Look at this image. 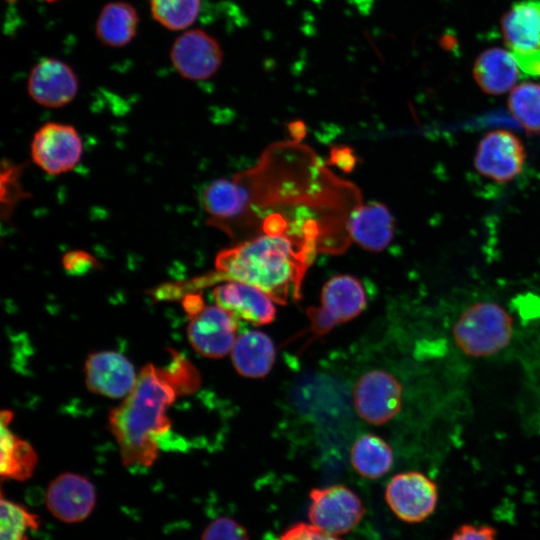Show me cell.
I'll return each mask as SVG.
<instances>
[{
	"mask_svg": "<svg viewBox=\"0 0 540 540\" xmlns=\"http://www.w3.org/2000/svg\"><path fill=\"white\" fill-rule=\"evenodd\" d=\"M358 190L338 179L298 142L270 146L258 163L232 179L219 178L202 193L207 224L238 242L259 232L281 210V217L303 210L349 216L359 205Z\"/></svg>",
	"mask_w": 540,
	"mask_h": 540,
	"instance_id": "6da1fadb",
	"label": "cell"
},
{
	"mask_svg": "<svg viewBox=\"0 0 540 540\" xmlns=\"http://www.w3.org/2000/svg\"><path fill=\"white\" fill-rule=\"evenodd\" d=\"M319 246L287 233H260L220 251L215 268L221 279L263 290L277 304L301 297L305 273Z\"/></svg>",
	"mask_w": 540,
	"mask_h": 540,
	"instance_id": "7a4b0ae2",
	"label": "cell"
},
{
	"mask_svg": "<svg viewBox=\"0 0 540 540\" xmlns=\"http://www.w3.org/2000/svg\"><path fill=\"white\" fill-rule=\"evenodd\" d=\"M350 460L354 470L360 475L376 479L386 474L393 464V452L381 437L365 434L353 444Z\"/></svg>",
	"mask_w": 540,
	"mask_h": 540,
	"instance_id": "603a6c76",
	"label": "cell"
},
{
	"mask_svg": "<svg viewBox=\"0 0 540 540\" xmlns=\"http://www.w3.org/2000/svg\"><path fill=\"white\" fill-rule=\"evenodd\" d=\"M502 32L520 69L540 76V0L515 3L502 20Z\"/></svg>",
	"mask_w": 540,
	"mask_h": 540,
	"instance_id": "8992f818",
	"label": "cell"
},
{
	"mask_svg": "<svg viewBox=\"0 0 540 540\" xmlns=\"http://www.w3.org/2000/svg\"><path fill=\"white\" fill-rule=\"evenodd\" d=\"M83 153L82 139L72 125L47 122L34 133L31 159L49 175H60L73 170Z\"/></svg>",
	"mask_w": 540,
	"mask_h": 540,
	"instance_id": "52a82bcc",
	"label": "cell"
},
{
	"mask_svg": "<svg viewBox=\"0 0 540 540\" xmlns=\"http://www.w3.org/2000/svg\"><path fill=\"white\" fill-rule=\"evenodd\" d=\"M79 80L74 70L55 58H44L31 70L27 91L31 99L47 108H60L77 95Z\"/></svg>",
	"mask_w": 540,
	"mask_h": 540,
	"instance_id": "5bb4252c",
	"label": "cell"
},
{
	"mask_svg": "<svg viewBox=\"0 0 540 540\" xmlns=\"http://www.w3.org/2000/svg\"><path fill=\"white\" fill-rule=\"evenodd\" d=\"M0 540H27L29 531L39 527L36 515L2 497L0 502Z\"/></svg>",
	"mask_w": 540,
	"mask_h": 540,
	"instance_id": "484cf974",
	"label": "cell"
},
{
	"mask_svg": "<svg viewBox=\"0 0 540 540\" xmlns=\"http://www.w3.org/2000/svg\"><path fill=\"white\" fill-rule=\"evenodd\" d=\"M526 150L512 132L496 129L485 134L476 149L474 167L482 176L504 183L523 170Z\"/></svg>",
	"mask_w": 540,
	"mask_h": 540,
	"instance_id": "8fae6325",
	"label": "cell"
},
{
	"mask_svg": "<svg viewBox=\"0 0 540 540\" xmlns=\"http://www.w3.org/2000/svg\"><path fill=\"white\" fill-rule=\"evenodd\" d=\"M188 340L192 348L208 358H221L228 354L237 339V318L216 305H204L188 316Z\"/></svg>",
	"mask_w": 540,
	"mask_h": 540,
	"instance_id": "7c38bea8",
	"label": "cell"
},
{
	"mask_svg": "<svg viewBox=\"0 0 540 540\" xmlns=\"http://www.w3.org/2000/svg\"><path fill=\"white\" fill-rule=\"evenodd\" d=\"M201 540H249V537L244 527L237 521L220 517L208 524Z\"/></svg>",
	"mask_w": 540,
	"mask_h": 540,
	"instance_id": "83f0119b",
	"label": "cell"
},
{
	"mask_svg": "<svg viewBox=\"0 0 540 540\" xmlns=\"http://www.w3.org/2000/svg\"><path fill=\"white\" fill-rule=\"evenodd\" d=\"M84 372L90 392L114 399L127 396L135 387L138 378L132 363L116 351L89 354Z\"/></svg>",
	"mask_w": 540,
	"mask_h": 540,
	"instance_id": "9a60e30c",
	"label": "cell"
},
{
	"mask_svg": "<svg viewBox=\"0 0 540 540\" xmlns=\"http://www.w3.org/2000/svg\"><path fill=\"white\" fill-rule=\"evenodd\" d=\"M62 264L67 272L81 274L96 268V259L82 250H73L66 253L62 258Z\"/></svg>",
	"mask_w": 540,
	"mask_h": 540,
	"instance_id": "f546056e",
	"label": "cell"
},
{
	"mask_svg": "<svg viewBox=\"0 0 540 540\" xmlns=\"http://www.w3.org/2000/svg\"><path fill=\"white\" fill-rule=\"evenodd\" d=\"M515 120L528 132L540 133V85L524 82L514 87L508 99Z\"/></svg>",
	"mask_w": 540,
	"mask_h": 540,
	"instance_id": "cb8c5ba5",
	"label": "cell"
},
{
	"mask_svg": "<svg viewBox=\"0 0 540 540\" xmlns=\"http://www.w3.org/2000/svg\"><path fill=\"white\" fill-rule=\"evenodd\" d=\"M138 24L137 11L131 4L109 2L102 8L96 21V36L106 46L123 47L135 37Z\"/></svg>",
	"mask_w": 540,
	"mask_h": 540,
	"instance_id": "7402d4cb",
	"label": "cell"
},
{
	"mask_svg": "<svg viewBox=\"0 0 540 540\" xmlns=\"http://www.w3.org/2000/svg\"><path fill=\"white\" fill-rule=\"evenodd\" d=\"M46 505L50 513L64 523L85 520L96 504L93 484L84 476L64 472L48 485Z\"/></svg>",
	"mask_w": 540,
	"mask_h": 540,
	"instance_id": "2e32d148",
	"label": "cell"
},
{
	"mask_svg": "<svg viewBox=\"0 0 540 540\" xmlns=\"http://www.w3.org/2000/svg\"><path fill=\"white\" fill-rule=\"evenodd\" d=\"M41 1H45V2H54V1H57V0H41Z\"/></svg>",
	"mask_w": 540,
	"mask_h": 540,
	"instance_id": "1f68e13d",
	"label": "cell"
},
{
	"mask_svg": "<svg viewBox=\"0 0 540 540\" xmlns=\"http://www.w3.org/2000/svg\"><path fill=\"white\" fill-rule=\"evenodd\" d=\"M514 320L500 304L480 301L468 306L453 323L452 340L464 355L489 357L505 349L511 342Z\"/></svg>",
	"mask_w": 540,
	"mask_h": 540,
	"instance_id": "277c9868",
	"label": "cell"
},
{
	"mask_svg": "<svg viewBox=\"0 0 540 540\" xmlns=\"http://www.w3.org/2000/svg\"><path fill=\"white\" fill-rule=\"evenodd\" d=\"M276 540H340L335 535L324 532L307 523H297L288 528Z\"/></svg>",
	"mask_w": 540,
	"mask_h": 540,
	"instance_id": "f1b7e54d",
	"label": "cell"
},
{
	"mask_svg": "<svg viewBox=\"0 0 540 540\" xmlns=\"http://www.w3.org/2000/svg\"><path fill=\"white\" fill-rule=\"evenodd\" d=\"M275 355L272 340L260 331H247L241 334L231 350L235 370L249 378L266 376L274 364Z\"/></svg>",
	"mask_w": 540,
	"mask_h": 540,
	"instance_id": "ffe728a7",
	"label": "cell"
},
{
	"mask_svg": "<svg viewBox=\"0 0 540 540\" xmlns=\"http://www.w3.org/2000/svg\"><path fill=\"white\" fill-rule=\"evenodd\" d=\"M310 499V523L335 536L352 530L364 514L359 497L342 485L313 489Z\"/></svg>",
	"mask_w": 540,
	"mask_h": 540,
	"instance_id": "30bf717a",
	"label": "cell"
},
{
	"mask_svg": "<svg viewBox=\"0 0 540 540\" xmlns=\"http://www.w3.org/2000/svg\"><path fill=\"white\" fill-rule=\"evenodd\" d=\"M473 75L484 92L500 95L514 87L520 76V67L512 53L491 48L477 58Z\"/></svg>",
	"mask_w": 540,
	"mask_h": 540,
	"instance_id": "d6986e66",
	"label": "cell"
},
{
	"mask_svg": "<svg viewBox=\"0 0 540 540\" xmlns=\"http://www.w3.org/2000/svg\"><path fill=\"white\" fill-rule=\"evenodd\" d=\"M170 58L183 78L201 81L212 77L219 70L223 62V51L212 35L193 29L184 32L174 41Z\"/></svg>",
	"mask_w": 540,
	"mask_h": 540,
	"instance_id": "4fadbf2b",
	"label": "cell"
},
{
	"mask_svg": "<svg viewBox=\"0 0 540 540\" xmlns=\"http://www.w3.org/2000/svg\"><path fill=\"white\" fill-rule=\"evenodd\" d=\"M13 418L9 410L1 412L0 472L2 478L23 481L30 478L37 465V455L32 446L9 429Z\"/></svg>",
	"mask_w": 540,
	"mask_h": 540,
	"instance_id": "44dd1931",
	"label": "cell"
},
{
	"mask_svg": "<svg viewBox=\"0 0 540 540\" xmlns=\"http://www.w3.org/2000/svg\"><path fill=\"white\" fill-rule=\"evenodd\" d=\"M180 395L164 368L144 366L133 390L109 414V427L129 467H150L158 456V440L170 428L167 408Z\"/></svg>",
	"mask_w": 540,
	"mask_h": 540,
	"instance_id": "3957f363",
	"label": "cell"
},
{
	"mask_svg": "<svg viewBox=\"0 0 540 540\" xmlns=\"http://www.w3.org/2000/svg\"><path fill=\"white\" fill-rule=\"evenodd\" d=\"M496 530L488 525L463 524L447 540H496Z\"/></svg>",
	"mask_w": 540,
	"mask_h": 540,
	"instance_id": "4dcf8cb0",
	"label": "cell"
},
{
	"mask_svg": "<svg viewBox=\"0 0 540 540\" xmlns=\"http://www.w3.org/2000/svg\"><path fill=\"white\" fill-rule=\"evenodd\" d=\"M9 1H14V0H9Z\"/></svg>",
	"mask_w": 540,
	"mask_h": 540,
	"instance_id": "d6a6232c",
	"label": "cell"
},
{
	"mask_svg": "<svg viewBox=\"0 0 540 540\" xmlns=\"http://www.w3.org/2000/svg\"><path fill=\"white\" fill-rule=\"evenodd\" d=\"M169 365L164 368L179 394H188L198 389L200 375L196 368L178 352H171Z\"/></svg>",
	"mask_w": 540,
	"mask_h": 540,
	"instance_id": "4316f807",
	"label": "cell"
},
{
	"mask_svg": "<svg viewBox=\"0 0 540 540\" xmlns=\"http://www.w3.org/2000/svg\"><path fill=\"white\" fill-rule=\"evenodd\" d=\"M395 222L389 209L380 202L359 205L350 215V239L362 248L378 252L391 242Z\"/></svg>",
	"mask_w": 540,
	"mask_h": 540,
	"instance_id": "ac0fdd59",
	"label": "cell"
},
{
	"mask_svg": "<svg viewBox=\"0 0 540 540\" xmlns=\"http://www.w3.org/2000/svg\"><path fill=\"white\" fill-rule=\"evenodd\" d=\"M367 303L362 283L351 275H336L323 286L320 306L306 310L312 338L327 334L335 326L357 317Z\"/></svg>",
	"mask_w": 540,
	"mask_h": 540,
	"instance_id": "5b68a950",
	"label": "cell"
},
{
	"mask_svg": "<svg viewBox=\"0 0 540 540\" xmlns=\"http://www.w3.org/2000/svg\"><path fill=\"white\" fill-rule=\"evenodd\" d=\"M436 483L419 471L396 474L389 481L385 499L392 512L408 523L427 519L438 503Z\"/></svg>",
	"mask_w": 540,
	"mask_h": 540,
	"instance_id": "9c48e42d",
	"label": "cell"
},
{
	"mask_svg": "<svg viewBox=\"0 0 540 540\" xmlns=\"http://www.w3.org/2000/svg\"><path fill=\"white\" fill-rule=\"evenodd\" d=\"M402 394V385L395 376L381 369L370 370L357 380L353 403L363 420L382 425L399 413Z\"/></svg>",
	"mask_w": 540,
	"mask_h": 540,
	"instance_id": "ba28073f",
	"label": "cell"
},
{
	"mask_svg": "<svg viewBox=\"0 0 540 540\" xmlns=\"http://www.w3.org/2000/svg\"><path fill=\"white\" fill-rule=\"evenodd\" d=\"M201 0H150L153 18L172 31L184 30L198 17Z\"/></svg>",
	"mask_w": 540,
	"mask_h": 540,
	"instance_id": "d4e9b609",
	"label": "cell"
},
{
	"mask_svg": "<svg viewBox=\"0 0 540 540\" xmlns=\"http://www.w3.org/2000/svg\"><path fill=\"white\" fill-rule=\"evenodd\" d=\"M212 296L218 306L253 325L271 323L276 314L272 298L245 282L228 280L216 286Z\"/></svg>",
	"mask_w": 540,
	"mask_h": 540,
	"instance_id": "e0dca14e",
	"label": "cell"
}]
</instances>
